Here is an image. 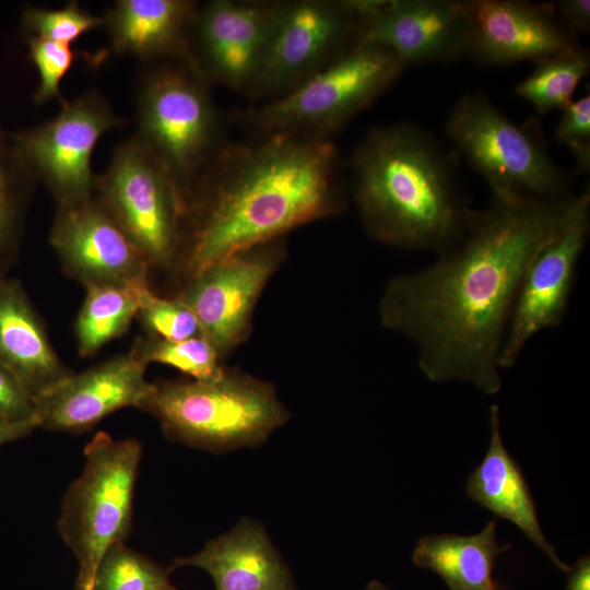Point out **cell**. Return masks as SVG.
<instances>
[{
  "label": "cell",
  "mask_w": 590,
  "mask_h": 590,
  "mask_svg": "<svg viewBox=\"0 0 590 590\" xmlns=\"http://www.w3.org/2000/svg\"><path fill=\"white\" fill-rule=\"evenodd\" d=\"M137 315L151 337L169 341L202 337L197 317L185 303L179 298H161L149 286L140 293Z\"/></svg>",
  "instance_id": "29"
},
{
  "label": "cell",
  "mask_w": 590,
  "mask_h": 590,
  "mask_svg": "<svg viewBox=\"0 0 590 590\" xmlns=\"http://www.w3.org/2000/svg\"><path fill=\"white\" fill-rule=\"evenodd\" d=\"M21 26L27 36L70 45L86 32L104 27V16L70 1L60 9L27 7L22 12Z\"/></svg>",
  "instance_id": "28"
},
{
  "label": "cell",
  "mask_w": 590,
  "mask_h": 590,
  "mask_svg": "<svg viewBox=\"0 0 590 590\" xmlns=\"http://www.w3.org/2000/svg\"><path fill=\"white\" fill-rule=\"evenodd\" d=\"M0 421L34 422L35 399L16 377L0 364ZM38 427V426H37Z\"/></svg>",
  "instance_id": "33"
},
{
  "label": "cell",
  "mask_w": 590,
  "mask_h": 590,
  "mask_svg": "<svg viewBox=\"0 0 590 590\" xmlns=\"http://www.w3.org/2000/svg\"><path fill=\"white\" fill-rule=\"evenodd\" d=\"M194 59L145 63L135 85V134L188 191L217 151L216 113Z\"/></svg>",
  "instance_id": "8"
},
{
  "label": "cell",
  "mask_w": 590,
  "mask_h": 590,
  "mask_svg": "<svg viewBox=\"0 0 590 590\" xmlns=\"http://www.w3.org/2000/svg\"><path fill=\"white\" fill-rule=\"evenodd\" d=\"M345 204L342 161L329 139L273 133L222 148L188 191L189 270L197 274Z\"/></svg>",
  "instance_id": "2"
},
{
  "label": "cell",
  "mask_w": 590,
  "mask_h": 590,
  "mask_svg": "<svg viewBox=\"0 0 590 590\" xmlns=\"http://www.w3.org/2000/svg\"><path fill=\"white\" fill-rule=\"evenodd\" d=\"M92 590L177 589L167 570L120 542L113 545L99 562Z\"/></svg>",
  "instance_id": "26"
},
{
  "label": "cell",
  "mask_w": 590,
  "mask_h": 590,
  "mask_svg": "<svg viewBox=\"0 0 590 590\" xmlns=\"http://www.w3.org/2000/svg\"><path fill=\"white\" fill-rule=\"evenodd\" d=\"M349 0L280 1L268 48L247 94L267 102L319 72L358 43Z\"/></svg>",
  "instance_id": "10"
},
{
  "label": "cell",
  "mask_w": 590,
  "mask_h": 590,
  "mask_svg": "<svg viewBox=\"0 0 590 590\" xmlns=\"http://www.w3.org/2000/svg\"><path fill=\"white\" fill-rule=\"evenodd\" d=\"M458 162L456 151L416 123L373 128L349 161L366 232L403 249L440 255L455 247L475 211L456 185Z\"/></svg>",
  "instance_id": "3"
},
{
  "label": "cell",
  "mask_w": 590,
  "mask_h": 590,
  "mask_svg": "<svg viewBox=\"0 0 590 590\" xmlns=\"http://www.w3.org/2000/svg\"><path fill=\"white\" fill-rule=\"evenodd\" d=\"M152 264H166L182 240L187 193L137 134L120 142L93 192Z\"/></svg>",
  "instance_id": "9"
},
{
  "label": "cell",
  "mask_w": 590,
  "mask_h": 590,
  "mask_svg": "<svg viewBox=\"0 0 590 590\" xmlns=\"http://www.w3.org/2000/svg\"><path fill=\"white\" fill-rule=\"evenodd\" d=\"M26 42L30 58L39 75L33 94L34 103L42 105L55 98L61 101L60 83L76 58L75 51L68 44L35 36H27Z\"/></svg>",
  "instance_id": "31"
},
{
  "label": "cell",
  "mask_w": 590,
  "mask_h": 590,
  "mask_svg": "<svg viewBox=\"0 0 590 590\" xmlns=\"http://www.w3.org/2000/svg\"><path fill=\"white\" fill-rule=\"evenodd\" d=\"M188 566L205 570L215 590H296L288 566L263 526L249 518L209 541L200 552L176 558L172 568Z\"/></svg>",
  "instance_id": "19"
},
{
  "label": "cell",
  "mask_w": 590,
  "mask_h": 590,
  "mask_svg": "<svg viewBox=\"0 0 590 590\" xmlns=\"http://www.w3.org/2000/svg\"><path fill=\"white\" fill-rule=\"evenodd\" d=\"M141 410L172 440L214 452L259 445L288 417L270 384L226 369L210 382L155 385Z\"/></svg>",
  "instance_id": "4"
},
{
  "label": "cell",
  "mask_w": 590,
  "mask_h": 590,
  "mask_svg": "<svg viewBox=\"0 0 590 590\" xmlns=\"http://www.w3.org/2000/svg\"><path fill=\"white\" fill-rule=\"evenodd\" d=\"M364 590H391V589L378 580H371L369 583L366 585Z\"/></svg>",
  "instance_id": "37"
},
{
  "label": "cell",
  "mask_w": 590,
  "mask_h": 590,
  "mask_svg": "<svg viewBox=\"0 0 590 590\" xmlns=\"http://www.w3.org/2000/svg\"><path fill=\"white\" fill-rule=\"evenodd\" d=\"M146 364L131 351L83 373L70 374L35 398L38 427L85 429L126 406L141 409L155 384L145 379Z\"/></svg>",
  "instance_id": "18"
},
{
  "label": "cell",
  "mask_w": 590,
  "mask_h": 590,
  "mask_svg": "<svg viewBox=\"0 0 590 590\" xmlns=\"http://www.w3.org/2000/svg\"><path fill=\"white\" fill-rule=\"evenodd\" d=\"M0 364L34 399L70 375L20 288L8 282H0Z\"/></svg>",
  "instance_id": "22"
},
{
  "label": "cell",
  "mask_w": 590,
  "mask_h": 590,
  "mask_svg": "<svg viewBox=\"0 0 590 590\" xmlns=\"http://www.w3.org/2000/svg\"><path fill=\"white\" fill-rule=\"evenodd\" d=\"M84 457L81 474L63 497L58 530L79 564L75 586L92 590L103 556L129 533L142 444L98 432Z\"/></svg>",
  "instance_id": "7"
},
{
  "label": "cell",
  "mask_w": 590,
  "mask_h": 590,
  "mask_svg": "<svg viewBox=\"0 0 590 590\" xmlns=\"http://www.w3.org/2000/svg\"><path fill=\"white\" fill-rule=\"evenodd\" d=\"M575 197L533 203L492 198L474 211L455 247L387 283L380 321L416 344L418 367L429 381L463 380L485 394L500 390L499 354L520 283Z\"/></svg>",
  "instance_id": "1"
},
{
  "label": "cell",
  "mask_w": 590,
  "mask_h": 590,
  "mask_svg": "<svg viewBox=\"0 0 590 590\" xmlns=\"http://www.w3.org/2000/svg\"><path fill=\"white\" fill-rule=\"evenodd\" d=\"M468 16L467 54L487 67L535 64L579 46L559 23L553 3L519 0H463Z\"/></svg>",
  "instance_id": "16"
},
{
  "label": "cell",
  "mask_w": 590,
  "mask_h": 590,
  "mask_svg": "<svg viewBox=\"0 0 590 590\" xmlns=\"http://www.w3.org/2000/svg\"><path fill=\"white\" fill-rule=\"evenodd\" d=\"M589 229L590 189L587 186L576 193L564 224L539 250L523 275L500 349V368L515 365L533 335L563 320Z\"/></svg>",
  "instance_id": "12"
},
{
  "label": "cell",
  "mask_w": 590,
  "mask_h": 590,
  "mask_svg": "<svg viewBox=\"0 0 590 590\" xmlns=\"http://www.w3.org/2000/svg\"><path fill=\"white\" fill-rule=\"evenodd\" d=\"M50 243L64 267L86 286L148 283L151 263L93 196L59 205Z\"/></svg>",
  "instance_id": "17"
},
{
  "label": "cell",
  "mask_w": 590,
  "mask_h": 590,
  "mask_svg": "<svg viewBox=\"0 0 590 590\" xmlns=\"http://www.w3.org/2000/svg\"><path fill=\"white\" fill-rule=\"evenodd\" d=\"M148 283L91 285L78 317L76 337L82 356L95 353L123 333L138 312L141 291Z\"/></svg>",
  "instance_id": "24"
},
{
  "label": "cell",
  "mask_w": 590,
  "mask_h": 590,
  "mask_svg": "<svg viewBox=\"0 0 590 590\" xmlns=\"http://www.w3.org/2000/svg\"><path fill=\"white\" fill-rule=\"evenodd\" d=\"M554 139L575 157L577 174L590 170V95L573 99L563 110Z\"/></svg>",
  "instance_id": "32"
},
{
  "label": "cell",
  "mask_w": 590,
  "mask_h": 590,
  "mask_svg": "<svg viewBox=\"0 0 590 590\" xmlns=\"http://www.w3.org/2000/svg\"><path fill=\"white\" fill-rule=\"evenodd\" d=\"M146 365L160 363L179 369L193 380L210 382L219 379L224 368L220 355L203 337L181 341H169L154 337L140 340L132 349Z\"/></svg>",
  "instance_id": "27"
},
{
  "label": "cell",
  "mask_w": 590,
  "mask_h": 590,
  "mask_svg": "<svg viewBox=\"0 0 590 590\" xmlns=\"http://www.w3.org/2000/svg\"><path fill=\"white\" fill-rule=\"evenodd\" d=\"M74 590H81V589H80L79 587L75 586V587H74Z\"/></svg>",
  "instance_id": "39"
},
{
  "label": "cell",
  "mask_w": 590,
  "mask_h": 590,
  "mask_svg": "<svg viewBox=\"0 0 590 590\" xmlns=\"http://www.w3.org/2000/svg\"><path fill=\"white\" fill-rule=\"evenodd\" d=\"M3 133H5V131L2 129V127L0 125V135H2Z\"/></svg>",
  "instance_id": "38"
},
{
  "label": "cell",
  "mask_w": 590,
  "mask_h": 590,
  "mask_svg": "<svg viewBox=\"0 0 590 590\" xmlns=\"http://www.w3.org/2000/svg\"><path fill=\"white\" fill-rule=\"evenodd\" d=\"M126 123L92 88L74 99L62 98L52 119L10 137L35 178L48 187L59 205H68L93 196L94 149L106 132Z\"/></svg>",
  "instance_id": "11"
},
{
  "label": "cell",
  "mask_w": 590,
  "mask_h": 590,
  "mask_svg": "<svg viewBox=\"0 0 590 590\" xmlns=\"http://www.w3.org/2000/svg\"><path fill=\"white\" fill-rule=\"evenodd\" d=\"M36 181L10 134L0 135V245L14 228L20 201Z\"/></svg>",
  "instance_id": "30"
},
{
  "label": "cell",
  "mask_w": 590,
  "mask_h": 590,
  "mask_svg": "<svg viewBox=\"0 0 590 590\" xmlns=\"http://www.w3.org/2000/svg\"><path fill=\"white\" fill-rule=\"evenodd\" d=\"M489 446L480 465L468 477V495L496 517L517 526L557 568L566 573L569 565L560 559L544 536L527 481L503 444L499 408L495 404L489 406Z\"/></svg>",
  "instance_id": "21"
},
{
  "label": "cell",
  "mask_w": 590,
  "mask_h": 590,
  "mask_svg": "<svg viewBox=\"0 0 590 590\" xmlns=\"http://www.w3.org/2000/svg\"><path fill=\"white\" fill-rule=\"evenodd\" d=\"M198 9L190 0H118L103 15L104 27L116 54L132 55L143 64L194 59Z\"/></svg>",
  "instance_id": "20"
},
{
  "label": "cell",
  "mask_w": 590,
  "mask_h": 590,
  "mask_svg": "<svg viewBox=\"0 0 590 590\" xmlns=\"http://www.w3.org/2000/svg\"><path fill=\"white\" fill-rule=\"evenodd\" d=\"M445 134L485 180L492 198L508 203L555 202L570 198L568 174L541 138L505 116L481 92L453 104Z\"/></svg>",
  "instance_id": "5"
},
{
  "label": "cell",
  "mask_w": 590,
  "mask_h": 590,
  "mask_svg": "<svg viewBox=\"0 0 590 590\" xmlns=\"http://www.w3.org/2000/svg\"><path fill=\"white\" fill-rule=\"evenodd\" d=\"M37 427L34 422H2L0 421V445L28 434Z\"/></svg>",
  "instance_id": "36"
},
{
  "label": "cell",
  "mask_w": 590,
  "mask_h": 590,
  "mask_svg": "<svg viewBox=\"0 0 590 590\" xmlns=\"http://www.w3.org/2000/svg\"><path fill=\"white\" fill-rule=\"evenodd\" d=\"M282 257L279 239L240 251L193 274L178 297L220 357L246 338L253 307Z\"/></svg>",
  "instance_id": "13"
},
{
  "label": "cell",
  "mask_w": 590,
  "mask_h": 590,
  "mask_svg": "<svg viewBox=\"0 0 590 590\" xmlns=\"http://www.w3.org/2000/svg\"><path fill=\"white\" fill-rule=\"evenodd\" d=\"M589 71V51L577 46L536 63L534 70L517 84L515 93L540 115L563 110Z\"/></svg>",
  "instance_id": "25"
},
{
  "label": "cell",
  "mask_w": 590,
  "mask_h": 590,
  "mask_svg": "<svg viewBox=\"0 0 590 590\" xmlns=\"http://www.w3.org/2000/svg\"><path fill=\"white\" fill-rule=\"evenodd\" d=\"M279 3L213 0L198 9L191 50L208 80L247 92L268 48Z\"/></svg>",
  "instance_id": "14"
},
{
  "label": "cell",
  "mask_w": 590,
  "mask_h": 590,
  "mask_svg": "<svg viewBox=\"0 0 590 590\" xmlns=\"http://www.w3.org/2000/svg\"><path fill=\"white\" fill-rule=\"evenodd\" d=\"M566 573V590H590L589 555L580 557Z\"/></svg>",
  "instance_id": "35"
},
{
  "label": "cell",
  "mask_w": 590,
  "mask_h": 590,
  "mask_svg": "<svg viewBox=\"0 0 590 590\" xmlns=\"http://www.w3.org/2000/svg\"><path fill=\"white\" fill-rule=\"evenodd\" d=\"M405 67L388 49L357 43L290 92L240 111L256 137L290 133L329 139L370 106Z\"/></svg>",
  "instance_id": "6"
},
{
  "label": "cell",
  "mask_w": 590,
  "mask_h": 590,
  "mask_svg": "<svg viewBox=\"0 0 590 590\" xmlns=\"http://www.w3.org/2000/svg\"><path fill=\"white\" fill-rule=\"evenodd\" d=\"M358 23V43L388 49L405 68L450 63L467 54L463 0H377Z\"/></svg>",
  "instance_id": "15"
},
{
  "label": "cell",
  "mask_w": 590,
  "mask_h": 590,
  "mask_svg": "<svg viewBox=\"0 0 590 590\" xmlns=\"http://www.w3.org/2000/svg\"><path fill=\"white\" fill-rule=\"evenodd\" d=\"M557 19L565 31L577 38L590 31L589 0H559L554 4Z\"/></svg>",
  "instance_id": "34"
},
{
  "label": "cell",
  "mask_w": 590,
  "mask_h": 590,
  "mask_svg": "<svg viewBox=\"0 0 590 590\" xmlns=\"http://www.w3.org/2000/svg\"><path fill=\"white\" fill-rule=\"evenodd\" d=\"M508 548L499 545L492 520L470 536L441 533L421 538L412 562L440 576L450 590H508L493 574L496 558Z\"/></svg>",
  "instance_id": "23"
}]
</instances>
